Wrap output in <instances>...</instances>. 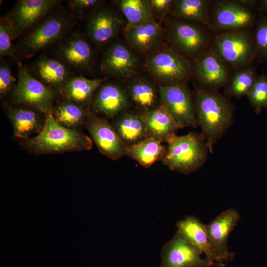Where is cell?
<instances>
[{
	"instance_id": "6da1fadb",
	"label": "cell",
	"mask_w": 267,
	"mask_h": 267,
	"mask_svg": "<svg viewBox=\"0 0 267 267\" xmlns=\"http://www.w3.org/2000/svg\"><path fill=\"white\" fill-rule=\"evenodd\" d=\"M44 115L45 122L41 132L19 142L28 152L43 155L89 150L92 148L93 141L88 135L79 130L62 126L55 119L52 111Z\"/></svg>"
},
{
	"instance_id": "7a4b0ae2",
	"label": "cell",
	"mask_w": 267,
	"mask_h": 267,
	"mask_svg": "<svg viewBox=\"0 0 267 267\" xmlns=\"http://www.w3.org/2000/svg\"><path fill=\"white\" fill-rule=\"evenodd\" d=\"M72 14L64 8L54 9L26 32L15 46L18 57L30 58L57 43L75 25V18Z\"/></svg>"
},
{
	"instance_id": "3957f363",
	"label": "cell",
	"mask_w": 267,
	"mask_h": 267,
	"mask_svg": "<svg viewBox=\"0 0 267 267\" xmlns=\"http://www.w3.org/2000/svg\"><path fill=\"white\" fill-rule=\"evenodd\" d=\"M198 123L207 142L209 150L213 152L214 144L228 129L233 120V110L223 97L207 90L197 93L195 104Z\"/></svg>"
},
{
	"instance_id": "277c9868",
	"label": "cell",
	"mask_w": 267,
	"mask_h": 267,
	"mask_svg": "<svg viewBox=\"0 0 267 267\" xmlns=\"http://www.w3.org/2000/svg\"><path fill=\"white\" fill-rule=\"evenodd\" d=\"M167 144L162 162L172 171L190 174L199 169L206 161L209 149L202 133L192 132L176 135Z\"/></svg>"
},
{
	"instance_id": "5b68a950",
	"label": "cell",
	"mask_w": 267,
	"mask_h": 267,
	"mask_svg": "<svg viewBox=\"0 0 267 267\" xmlns=\"http://www.w3.org/2000/svg\"><path fill=\"white\" fill-rule=\"evenodd\" d=\"M58 93L33 77L25 66L18 63L17 81L11 92L12 103L44 114L52 111L53 101Z\"/></svg>"
},
{
	"instance_id": "8992f818",
	"label": "cell",
	"mask_w": 267,
	"mask_h": 267,
	"mask_svg": "<svg viewBox=\"0 0 267 267\" xmlns=\"http://www.w3.org/2000/svg\"><path fill=\"white\" fill-rule=\"evenodd\" d=\"M51 56L66 65L72 72L91 71L94 54L89 42L78 29L71 30L54 44Z\"/></svg>"
},
{
	"instance_id": "52a82bcc",
	"label": "cell",
	"mask_w": 267,
	"mask_h": 267,
	"mask_svg": "<svg viewBox=\"0 0 267 267\" xmlns=\"http://www.w3.org/2000/svg\"><path fill=\"white\" fill-rule=\"evenodd\" d=\"M160 105L173 117L180 129L196 128L195 106L188 89L181 84L159 85Z\"/></svg>"
},
{
	"instance_id": "ba28073f",
	"label": "cell",
	"mask_w": 267,
	"mask_h": 267,
	"mask_svg": "<svg viewBox=\"0 0 267 267\" xmlns=\"http://www.w3.org/2000/svg\"><path fill=\"white\" fill-rule=\"evenodd\" d=\"M148 72L161 85L181 84L189 75V67L185 60L170 49H162L153 53L146 61Z\"/></svg>"
},
{
	"instance_id": "9c48e42d",
	"label": "cell",
	"mask_w": 267,
	"mask_h": 267,
	"mask_svg": "<svg viewBox=\"0 0 267 267\" xmlns=\"http://www.w3.org/2000/svg\"><path fill=\"white\" fill-rule=\"evenodd\" d=\"M216 54L232 66H244L251 61L257 53L254 41L246 33L230 32L215 39Z\"/></svg>"
},
{
	"instance_id": "30bf717a",
	"label": "cell",
	"mask_w": 267,
	"mask_h": 267,
	"mask_svg": "<svg viewBox=\"0 0 267 267\" xmlns=\"http://www.w3.org/2000/svg\"><path fill=\"white\" fill-rule=\"evenodd\" d=\"M202 254L177 231L162 248L160 267H204L217 265L215 263L203 258Z\"/></svg>"
},
{
	"instance_id": "8fae6325",
	"label": "cell",
	"mask_w": 267,
	"mask_h": 267,
	"mask_svg": "<svg viewBox=\"0 0 267 267\" xmlns=\"http://www.w3.org/2000/svg\"><path fill=\"white\" fill-rule=\"evenodd\" d=\"M85 125L101 154L113 160L126 155L127 146L106 118L89 112Z\"/></svg>"
},
{
	"instance_id": "7c38bea8",
	"label": "cell",
	"mask_w": 267,
	"mask_h": 267,
	"mask_svg": "<svg viewBox=\"0 0 267 267\" xmlns=\"http://www.w3.org/2000/svg\"><path fill=\"white\" fill-rule=\"evenodd\" d=\"M61 1L19 0L7 14L19 36L45 17Z\"/></svg>"
},
{
	"instance_id": "4fadbf2b",
	"label": "cell",
	"mask_w": 267,
	"mask_h": 267,
	"mask_svg": "<svg viewBox=\"0 0 267 267\" xmlns=\"http://www.w3.org/2000/svg\"><path fill=\"white\" fill-rule=\"evenodd\" d=\"M241 216L231 208L220 213L208 224H205L208 239L220 263L233 257L228 251V238L237 224Z\"/></svg>"
},
{
	"instance_id": "5bb4252c",
	"label": "cell",
	"mask_w": 267,
	"mask_h": 267,
	"mask_svg": "<svg viewBox=\"0 0 267 267\" xmlns=\"http://www.w3.org/2000/svg\"><path fill=\"white\" fill-rule=\"evenodd\" d=\"M121 20L112 9L101 6L88 14L86 35L97 46H102L111 41L119 32Z\"/></svg>"
},
{
	"instance_id": "9a60e30c",
	"label": "cell",
	"mask_w": 267,
	"mask_h": 267,
	"mask_svg": "<svg viewBox=\"0 0 267 267\" xmlns=\"http://www.w3.org/2000/svg\"><path fill=\"white\" fill-rule=\"evenodd\" d=\"M26 67L33 77L61 94L66 83L73 77L72 72L63 63L44 53Z\"/></svg>"
},
{
	"instance_id": "2e32d148",
	"label": "cell",
	"mask_w": 267,
	"mask_h": 267,
	"mask_svg": "<svg viewBox=\"0 0 267 267\" xmlns=\"http://www.w3.org/2000/svg\"><path fill=\"white\" fill-rule=\"evenodd\" d=\"M138 65L137 57L127 46L116 42L104 52L100 69L105 74L120 78H127L136 71Z\"/></svg>"
},
{
	"instance_id": "e0dca14e",
	"label": "cell",
	"mask_w": 267,
	"mask_h": 267,
	"mask_svg": "<svg viewBox=\"0 0 267 267\" xmlns=\"http://www.w3.org/2000/svg\"><path fill=\"white\" fill-rule=\"evenodd\" d=\"M91 104L94 112L105 118L113 119L128 108L129 98L121 86L108 83L100 86Z\"/></svg>"
},
{
	"instance_id": "ac0fdd59",
	"label": "cell",
	"mask_w": 267,
	"mask_h": 267,
	"mask_svg": "<svg viewBox=\"0 0 267 267\" xmlns=\"http://www.w3.org/2000/svg\"><path fill=\"white\" fill-rule=\"evenodd\" d=\"M255 20L253 13L241 4L229 1H221L214 11L216 26L223 29H238L250 27Z\"/></svg>"
},
{
	"instance_id": "d6986e66",
	"label": "cell",
	"mask_w": 267,
	"mask_h": 267,
	"mask_svg": "<svg viewBox=\"0 0 267 267\" xmlns=\"http://www.w3.org/2000/svg\"><path fill=\"white\" fill-rule=\"evenodd\" d=\"M140 113V112H139ZM148 137L161 142L168 143L180 129L171 114L162 106L153 110L140 113Z\"/></svg>"
},
{
	"instance_id": "ffe728a7",
	"label": "cell",
	"mask_w": 267,
	"mask_h": 267,
	"mask_svg": "<svg viewBox=\"0 0 267 267\" xmlns=\"http://www.w3.org/2000/svg\"><path fill=\"white\" fill-rule=\"evenodd\" d=\"M7 115L13 126L14 136L25 140L39 134L42 130L45 117L41 112L28 107L8 108Z\"/></svg>"
},
{
	"instance_id": "44dd1931",
	"label": "cell",
	"mask_w": 267,
	"mask_h": 267,
	"mask_svg": "<svg viewBox=\"0 0 267 267\" xmlns=\"http://www.w3.org/2000/svg\"><path fill=\"white\" fill-rule=\"evenodd\" d=\"M176 226L177 231L188 242L204 254L208 260L212 263L219 262L210 243L205 224L198 218L193 216H187L178 222Z\"/></svg>"
},
{
	"instance_id": "7402d4cb",
	"label": "cell",
	"mask_w": 267,
	"mask_h": 267,
	"mask_svg": "<svg viewBox=\"0 0 267 267\" xmlns=\"http://www.w3.org/2000/svg\"><path fill=\"white\" fill-rule=\"evenodd\" d=\"M170 33L175 45L185 54H192L197 52L205 43L203 31L192 24L175 22L171 25Z\"/></svg>"
},
{
	"instance_id": "603a6c76",
	"label": "cell",
	"mask_w": 267,
	"mask_h": 267,
	"mask_svg": "<svg viewBox=\"0 0 267 267\" xmlns=\"http://www.w3.org/2000/svg\"><path fill=\"white\" fill-rule=\"evenodd\" d=\"M111 124L127 146L148 137L140 113L125 111L112 119Z\"/></svg>"
},
{
	"instance_id": "cb8c5ba5",
	"label": "cell",
	"mask_w": 267,
	"mask_h": 267,
	"mask_svg": "<svg viewBox=\"0 0 267 267\" xmlns=\"http://www.w3.org/2000/svg\"><path fill=\"white\" fill-rule=\"evenodd\" d=\"M129 98L140 113L149 111L160 106L159 88L143 78L131 81L127 85Z\"/></svg>"
},
{
	"instance_id": "d4e9b609",
	"label": "cell",
	"mask_w": 267,
	"mask_h": 267,
	"mask_svg": "<svg viewBox=\"0 0 267 267\" xmlns=\"http://www.w3.org/2000/svg\"><path fill=\"white\" fill-rule=\"evenodd\" d=\"M163 36L161 25L154 20L135 25L126 30L129 44L140 51L146 52L155 47Z\"/></svg>"
},
{
	"instance_id": "484cf974",
	"label": "cell",
	"mask_w": 267,
	"mask_h": 267,
	"mask_svg": "<svg viewBox=\"0 0 267 267\" xmlns=\"http://www.w3.org/2000/svg\"><path fill=\"white\" fill-rule=\"evenodd\" d=\"M101 79H89L79 75L72 77L65 84L61 94L66 99L82 106L91 103L94 93L101 85Z\"/></svg>"
},
{
	"instance_id": "4316f807",
	"label": "cell",
	"mask_w": 267,
	"mask_h": 267,
	"mask_svg": "<svg viewBox=\"0 0 267 267\" xmlns=\"http://www.w3.org/2000/svg\"><path fill=\"white\" fill-rule=\"evenodd\" d=\"M198 79L208 87H217L223 84L227 78V70L221 59L215 53L208 52L195 64Z\"/></svg>"
},
{
	"instance_id": "83f0119b",
	"label": "cell",
	"mask_w": 267,
	"mask_h": 267,
	"mask_svg": "<svg viewBox=\"0 0 267 267\" xmlns=\"http://www.w3.org/2000/svg\"><path fill=\"white\" fill-rule=\"evenodd\" d=\"M167 146L153 138L145 139L126 147V155L137 162L141 166L149 168L155 162L162 160Z\"/></svg>"
},
{
	"instance_id": "f1b7e54d",
	"label": "cell",
	"mask_w": 267,
	"mask_h": 267,
	"mask_svg": "<svg viewBox=\"0 0 267 267\" xmlns=\"http://www.w3.org/2000/svg\"><path fill=\"white\" fill-rule=\"evenodd\" d=\"M89 113L84 106L66 99L52 110L53 116L60 124L72 129L85 125Z\"/></svg>"
},
{
	"instance_id": "f546056e",
	"label": "cell",
	"mask_w": 267,
	"mask_h": 267,
	"mask_svg": "<svg viewBox=\"0 0 267 267\" xmlns=\"http://www.w3.org/2000/svg\"><path fill=\"white\" fill-rule=\"evenodd\" d=\"M208 2L203 0H179L174 3V16L184 20L206 23L208 21Z\"/></svg>"
},
{
	"instance_id": "4dcf8cb0",
	"label": "cell",
	"mask_w": 267,
	"mask_h": 267,
	"mask_svg": "<svg viewBox=\"0 0 267 267\" xmlns=\"http://www.w3.org/2000/svg\"><path fill=\"white\" fill-rule=\"evenodd\" d=\"M119 6L127 20L126 30L153 20L147 0H122L119 2Z\"/></svg>"
},
{
	"instance_id": "1f68e13d",
	"label": "cell",
	"mask_w": 267,
	"mask_h": 267,
	"mask_svg": "<svg viewBox=\"0 0 267 267\" xmlns=\"http://www.w3.org/2000/svg\"><path fill=\"white\" fill-rule=\"evenodd\" d=\"M19 36L10 19L6 14L0 19V56L18 58L15 46L12 41Z\"/></svg>"
},
{
	"instance_id": "d6a6232c",
	"label": "cell",
	"mask_w": 267,
	"mask_h": 267,
	"mask_svg": "<svg viewBox=\"0 0 267 267\" xmlns=\"http://www.w3.org/2000/svg\"><path fill=\"white\" fill-rule=\"evenodd\" d=\"M257 77L252 68H247L237 73L225 90L228 96L238 97L247 95Z\"/></svg>"
},
{
	"instance_id": "836d02e7",
	"label": "cell",
	"mask_w": 267,
	"mask_h": 267,
	"mask_svg": "<svg viewBox=\"0 0 267 267\" xmlns=\"http://www.w3.org/2000/svg\"><path fill=\"white\" fill-rule=\"evenodd\" d=\"M256 114L263 108L267 109V76L262 75L256 79L253 87L247 95Z\"/></svg>"
},
{
	"instance_id": "e575fe53",
	"label": "cell",
	"mask_w": 267,
	"mask_h": 267,
	"mask_svg": "<svg viewBox=\"0 0 267 267\" xmlns=\"http://www.w3.org/2000/svg\"><path fill=\"white\" fill-rule=\"evenodd\" d=\"M254 41L257 54L267 60V17H262L255 28Z\"/></svg>"
},
{
	"instance_id": "d590c367",
	"label": "cell",
	"mask_w": 267,
	"mask_h": 267,
	"mask_svg": "<svg viewBox=\"0 0 267 267\" xmlns=\"http://www.w3.org/2000/svg\"><path fill=\"white\" fill-rule=\"evenodd\" d=\"M16 79L13 76L10 65L1 58L0 64V96H6L14 87Z\"/></svg>"
},
{
	"instance_id": "8d00e7d4",
	"label": "cell",
	"mask_w": 267,
	"mask_h": 267,
	"mask_svg": "<svg viewBox=\"0 0 267 267\" xmlns=\"http://www.w3.org/2000/svg\"><path fill=\"white\" fill-rule=\"evenodd\" d=\"M104 1L98 0H71L67 2L70 10L76 15L88 14L102 6Z\"/></svg>"
},
{
	"instance_id": "74e56055",
	"label": "cell",
	"mask_w": 267,
	"mask_h": 267,
	"mask_svg": "<svg viewBox=\"0 0 267 267\" xmlns=\"http://www.w3.org/2000/svg\"><path fill=\"white\" fill-rule=\"evenodd\" d=\"M147 2L153 15L159 18L167 14L174 5L172 0H149Z\"/></svg>"
},
{
	"instance_id": "f35d334b",
	"label": "cell",
	"mask_w": 267,
	"mask_h": 267,
	"mask_svg": "<svg viewBox=\"0 0 267 267\" xmlns=\"http://www.w3.org/2000/svg\"><path fill=\"white\" fill-rule=\"evenodd\" d=\"M261 7L267 12V0L261 1Z\"/></svg>"
},
{
	"instance_id": "ab89813d",
	"label": "cell",
	"mask_w": 267,
	"mask_h": 267,
	"mask_svg": "<svg viewBox=\"0 0 267 267\" xmlns=\"http://www.w3.org/2000/svg\"><path fill=\"white\" fill-rule=\"evenodd\" d=\"M213 266H206V267H213ZM224 266V264L223 263H220L218 267H223Z\"/></svg>"
}]
</instances>
